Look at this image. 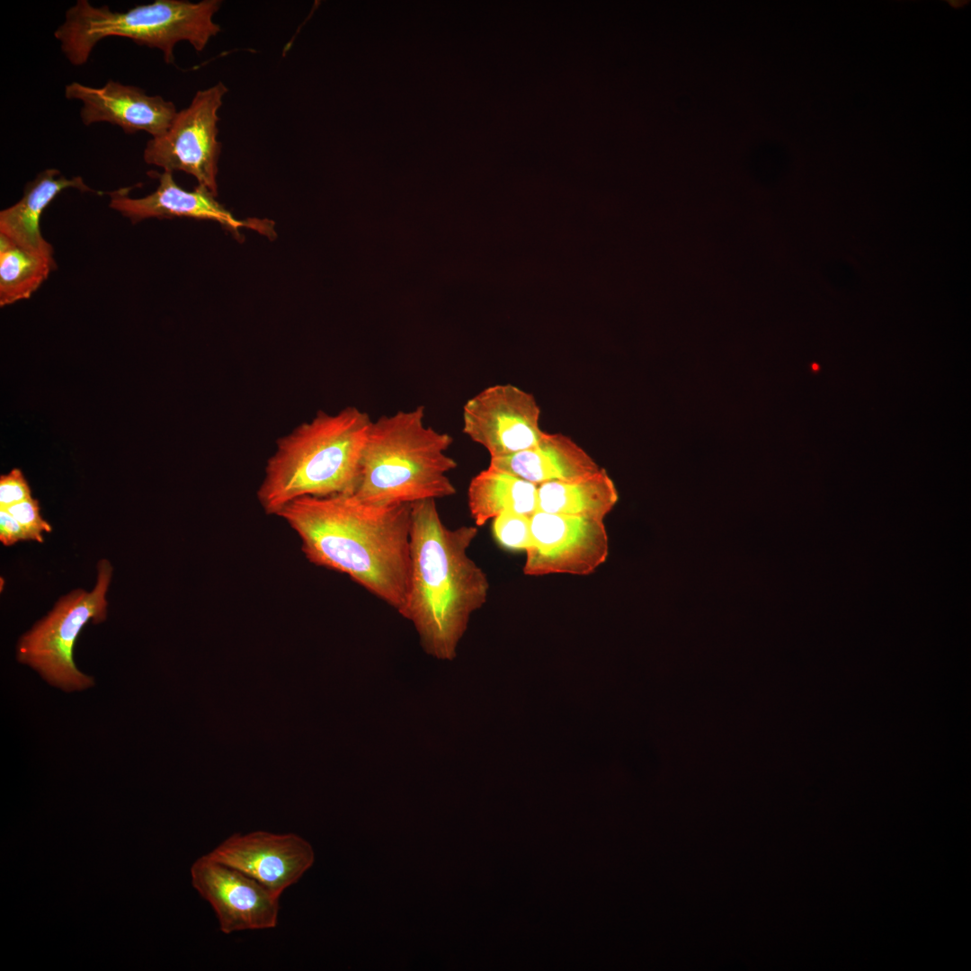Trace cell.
Masks as SVG:
<instances>
[{
  "mask_svg": "<svg viewBox=\"0 0 971 971\" xmlns=\"http://www.w3.org/2000/svg\"><path fill=\"white\" fill-rule=\"evenodd\" d=\"M150 177L158 180V186L152 193L142 198H130L129 188H122L109 192V206L132 223L145 218H168L186 217L201 220H213L239 236L238 229L249 227L269 236H275L273 222L269 220H238L216 200L215 196L204 186L197 185L192 191L180 187L173 177V173H147Z\"/></svg>",
  "mask_w": 971,
  "mask_h": 971,
  "instance_id": "4fadbf2b",
  "label": "cell"
},
{
  "mask_svg": "<svg viewBox=\"0 0 971 971\" xmlns=\"http://www.w3.org/2000/svg\"><path fill=\"white\" fill-rule=\"evenodd\" d=\"M371 423L354 406L334 414L319 411L280 438L257 492L264 512L278 515L304 496L353 494Z\"/></svg>",
  "mask_w": 971,
  "mask_h": 971,
  "instance_id": "3957f363",
  "label": "cell"
},
{
  "mask_svg": "<svg viewBox=\"0 0 971 971\" xmlns=\"http://www.w3.org/2000/svg\"><path fill=\"white\" fill-rule=\"evenodd\" d=\"M424 416L419 405L371 423L353 493L358 498L392 505L455 494L447 476L457 467L447 454L452 438L427 426Z\"/></svg>",
  "mask_w": 971,
  "mask_h": 971,
  "instance_id": "277c9868",
  "label": "cell"
},
{
  "mask_svg": "<svg viewBox=\"0 0 971 971\" xmlns=\"http://www.w3.org/2000/svg\"><path fill=\"white\" fill-rule=\"evenodd\" d=\"M208 855L254 878L278 896L315 860L312 846L302 837L265 831L233 834Z\"/></svg>",
  "mask_w": 971,
  "mask_h": 971,
  "instance_id": "8fae6325",
  "label": "cell"
},
{
  "mask_svg": "<svg viewBox=\"0 0 971 971\" xmlns=\"http://www.w3.org/2000/svg\"><path fill=\"white\" fill-rule=\"evenodd\" d=\"M55 268L53 256L22 248L0 235V306L29 298Z\"/></svg>",
  "mask_w": 971,
  "mask_h": 971,
  "instance_id": "ac0fdd59",
  "label": "cell"
},
{
  "mask_svg": "<svg viewBox=\"0 0 971 971\" xmlns=\"http://www.w3.org/2000/svg\"><path fill=\"white\" fill-rule=\"evenodd\" d=\"M0 540L4 546L30 540L20 523L4 509H0Z\"/></svg>",
  "mask_w": 971,
  "mask_h": 971,
  "instance_id": "7402d4cb",
  "label": "cell"
},
{
  "mask_svg": "<svg viewBox=\"0 0 971 971\" xmlns=\"http://www.w3.org/2000/svg\"><path fill=\"white\" fill-rule=\"evenodd\" d=\"M493 534L500 546L510 550H527L531 543L530 517L505 512L493 519Z\"/></svg>",
  "mask_w": 971,
  "mask_h": 971,
  "instance_id": "d6986e66",
  "label": "cell"
},
{
  "mask_svg": "<svg viewBox=\"0 0 971 971\" xmlns=\"http://www.w3.org/2000/svg\"><path fill=\"white\" fill-rule=\"evenodd\" d=\"M220 6L218 0H156L117 12L108 5L95 7L87 0H77L66 11L65 20L54 31V37L74 66L85 65L97 43L112 36L157 49L165 62L172 64L178 42L188 41L200 52L220 31V26L213 21Z\"/></svg>",
  "mask_w": 971,
  "mask_h": 971,
  "instance_id": "5b68a950",
  "label": "cell"
},
{
  "mask_svg": "<svg viewBox=\"0 0 971 971\" xmlns=\"http://www.w3.org/2000/svg\"><path fill=\"white\" fill-rule=\"evenodd\" d=\"M477 535V526L448 528L434 499L411 503L409 582L399 613L438 659L454 658L470 616L488 596L487 576L468 554Z\"/></svg>",
  "mask_w": 971,
  "mask_h": 971,
  "instance_id": "7a4b0ae2",
  "label": "cell"
},
{
  "mask_svg": "<svg viewBox=\"0 0 971 971\" xmlns=\"http://www.w3.org/2000/svg\"><path fill=\"white\" fill-rule=\"evenodd\" d=\"M540 409L534 396L511 385L488 387L463 407V432L482 445L490 458L534 447L543 434Z\"/></svg>",
  "mask_w": 971,
  "mask_h": 971,
  "instance_id": "9c48e42d",
  "label": "cell"
},
{
  "mask_svg": "<svg viewBox=\"0 0 971 971\" xmlns=\"http://www.w3.org/2000/svg\"><path fill=\"white\" fill-rule=\"evenodd\" d=\"M0 509H4L20 523L30 540L42 542V533L51 531V526L40 515L39 502L32 496Z\"/></svg>",
  "mask_w": 971,
  "mask_h": 971,
  "instance_id": "ffe728a7",
  "label": "cell"
},
{
  "mask_svg": "<svg viewBox=\"0 0 971 971\" xmlns=\"http://www.w3.org/2000/svg\"><path fill=\"white\" fill-rule=\"evenodd\" d=\"M191 875L193 887L215 911L223 933L277 925L280 896L244 872L206 854L192 864Z\"/></svg>",
  "mask_w": 971,
  "mask_h": 971,
  "instance_id": "30bf717a",
  "label": "cell"
},
{
  "mask_svg": "<svg viewBox=\"0 0 971 971\" xmlns=\"http://www.w3.org/2000/svg\"><path fill=\"white\" fill-rule=\"evenodd\" d=\"M68 188L94 192L80 176L67 178L54 168L41 171L27 183L21 200L0 212V235L22 248L53 256V247L41 235L40 219L45 208Z\"/></svg>",
  "mask_w": 971,
  "mask_h": 971,
  "instance_id": "9a60e30c",
  "label": "cell"
},
{
  "mask_svg": "<svg viewBox=\"0 0 971 971\" xmlns=\"http://www.w3.org/2000/svg\"><path fill=\"white\" fill-rule=\"evenodd\" d=\"M619 499L616 486L604 468L572 481L538 486V511L604 521Z\"/></svg>",
  "mask_w": 971,
  "mask_h": 971,
  "instance_id": "e0dca14e",
  "label": "cell"
},
{
  "mask_svg": "<svg viewBox=\"0 0 971 971\" xmlns=\"http://www.w3.org/2000/svg\"><path fill=\"white\" fill-rule=\"evenodd\" d=\"M489 466L537 486L583 478L601 469L571 438L545 432L534 447L512 455L490 458Z\"/></svg>",
  "mask_w": 971,
  "mask_h": 971,
  "instance_id": "5bb4252c",
  "label": "cell"
},
{
  "mask_svg": "<svg viewBox=\"0 0 971 971\" xmlns=\"http://www.w3.org/2000/svg\"><path fill=\"white\" fill-rule=\"evenodd\" d=\"M65 96L82 102L79 114L85 126L109 122L129 135L145 131L152 138L161 136L178 112L173 102L113 80L102 87L72 82L65 86Z\"/></svg>",
  "mask_w": 971,
  "mask_h": 971,
  "instance_id": "7c38bea8",
  "label": "cell"
},
{
  "mask_svg": "<svg viewBox=\"0 0 971 971\" xmlns=\"http://www.w3.org/2000/svg\"><path fill=\"white\" fill-rule=\"evenodd\" d=\"M111 574V564L101 560L96 583L91 592L79 589L64 596L21 637L17 646L19 662L30 665L49 684L65 691L93 686L94 679L76 666L73 649L86 623L105 619L106 592Z\"/></svg>",
  "mask_w": 971,
  "mask_h": 971,
  "instance_id": "8992f818",
  "label": "cell"
},
{
  "mask_svg": "<svg viewBox=\"0 0 971 971\" xmlns=\"http://www.w3.org/2000/svg\"><path fill=\"white\" fill-rule=\"evenodd\" d=\"M227 91L221 82L197 91L189 106L177 112L169 129L147 142L143 152L146 164L161 167L165 172L192 174L199 185L217 196L221 152L218 111Z\"/></svg>",
  "mask_w": 971,
  "mask_h": 971,
  "instance_id": "52a82bcc",
  "label": "cell"
},
{
  "mask_svg": "<svg viewBox=\"0 0 971 971\" xmlns=\"http://www.w3.org/2000/svg\"><path fill=\"white\" fill-rule=\"evenodd\" d=\"M31 497V491L22 472L12 469L0 477V508H5Z\"/></svg>",
  "mask_w": 971,
  "mask_h": 971,
  "instance_id": "44dd1931",
  "label": "cell"
},
{
  "mask_svg": "<svg viewBox=\"0 0 971 971\" xmlns=\"http://www.w3.org/2000/svg\"><path fill=\"white\" fill-rule=\"evenodd\" d=\"M530 532L526 575H589L609 554L604 521L538 511L530 516Z\"/></svg>",
  "mask_w": 971,
  "mask_h": 971,
  "instance_id": "ba28073f",
  "label": "cell"
},
{
  "mask_svg": "<svg viewBox=\"0 0 971 971\" xmlns=\"http://www.w3.org/2000/svg\"><path fill=\"white\" fill-rule=\"evenodd\" d=\"M468 506L477 527L505 512L530 517L538 512V486L488 466L471 479Z\"/></svg>",
  "mask_w": 971,
  "mask_h": 971,
  "instance_id": "2e32d148",
  "label": "cell"
},
{
  "mask_svg": "<svg viewBox=\"0 0 971 971\" xmlns=\"http://www.w3.org/2000/svg\"><path fill=\"white\" fill-rule=\"evenodd\" d=\"M313 564L347 575L398 612L409 582L411 503L376 505L354 494L304 496L278 513Z\"/></svg>",
  "mask_w": 971,
  "mask_h": 971,
  "instance_id": "6da1fadb",
  "label": "cell"
}]
</instances>
